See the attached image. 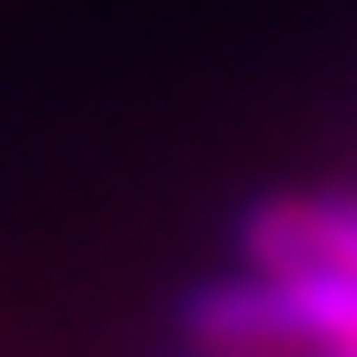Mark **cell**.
I'll use <instances>...</instances> for the list:
<instances>
[{"label": "cell", "instance_id": "obj_1", "mask_svg": "<svg viewBox=\"0 0 357 357\" xmlns=\"http://www.w3.org/2000/svg\"><path fill=\"white\" fill-rule=\"evenodd\" d=\"M245 261L261 268H328L357 283V194H283L245 216Z\"/></svg>", "mask_w": 357, "mask_h": 357}, {"label": "cell", "instance_id": "obj_2", "mask_svg": "<svg viewBox=\"0 0 357 357\" xmlns=\"http://www.w3.org/2000/svg\"><path fill=\"white\" fill-rule=\"evenodd\" d=\"M328 357H357V342H350V350H328Z\"/></svg>", "mask_w": 357, "mask_h": 357}]
</instances>
